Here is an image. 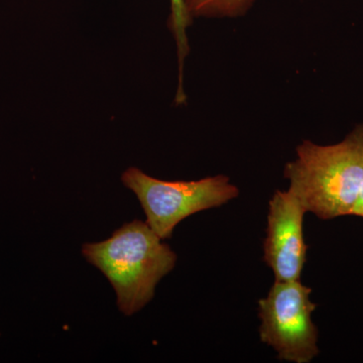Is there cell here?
<instances>
[{"mask_svg": "<svg viewBox=\"0 0 363 363\" xmlns=\"http://www.w3.org/2000/svg\"><path fill=\"white\" fill-rule=\"evenodd\" d=\"M296 152L284 175L307 211L322 220L351 215L363 184V124L335 145L304 140Z\"/></svg>", "mask_w": 363, "mask_h": 363, "instance_id": "cell-1", "label": "cell"}, {"mask_svg": "<svg viewBox=\"0 0 363 363\" xmlns=\"http://www.w3.org/2000/svg\"><path fill=\"white\" fill-rule=\"evenodd\" d=\"M82 255L108 279L125 316L149 304L157 284L173 271L178 259L147 222L140 220L124 224L108 240L85 243Z\"/></svg>", "mask_w": 363, "mask_h": 363, "instance_id": "cell-2", "label": "cell"}, {"mask_svg": "<svg viewBox=\"0 0 363 363\" xmlns=\"http://www.w3.org/2000/svg\"><path fill=\"white\" fill-rule=\"evenodd\" d=\"M121 181L135 193L147 216L145 222L162 240L171 238L176 226L191 215L221 207L240 195L224 175L199 181H162L130 168Z\"/></svg>", "mask_w": 363, "mask_h": 363, "instance_id": "cell-3", "label": "cell"}, {"mask_svg": "<svg viewBox=\"0 0 363 363\" xmlns=\"http://www.w3.org/2000/svg\"><path fill=\"white\" fill-rule=\"evenodd\" d=\"M312 289L297 281H274L259 302V337L276 351L279 360L309 363L319 354L318 329L312 314Z\"/></svg>", "mask_w": 363, "mask_h": 363, "instance_id": "cell-4", "label": "cell"}, {"mask_svg": "<svg viewBox=\"0 0 363 363\" xmlns=\"http://www.w3.org/2000/svg\"><path fill=\"white\" fill-rule=\"evenodd\" d=\"M307 209L290 188L278 190L269 204L264 259L274 272V281L301 279L308 245L304 238V217Z\"/></svg>", "mask_w": 363, "mask_h": 363, "instance_id": "cell-5", "label": "cell"}, {"mask_svg": "<svg viewBox=\"0 0 363 363\" xmlns=\"http://www.w3.org/2000/svg\"><path fill=\"white\" fill-rule=\"evenodd\" d=\"M169 2H171V13L169 18V28L175 37L179 62V86L175 99L177 101H183L186 99V94L183 89V68L186 57L188 56L189 50H190L187 28L192 23L193 20L187 13L184 0H169Z\"/></svg>", "mask_w": 363, "mask_h": 363, "instance_id": "cell-6", "label": "cell"}, {"mask_svg": "<svg viewBox=\"0 0 363 363\" xmlns=\"http://www.w3.org/2000/svg\"><path fill=\"white\" fill-rule=\"evenodd\" d=\"M190 18H238L252 9L255 0H184Z\"/></svg>", "mask_w": 363, "mask_h": 363, "instance_id": "cell-7", "label": "cell"}, {"mask_svg": "<svg viewBox=\"0 0 363 363\" xmlns=\"http://www.w3.org/2000/svg\"><path fill=\"white\" fill-rule=\"evenodd\" d=\"M351 215L363 218V184L362 189H360L357 202H355L354 207H353L352 212H351Z\"/></svg>", "mask_w": 363, "mask_h": 363, "instance_id": "cell-8", "label": "cell"}]
</instances>
